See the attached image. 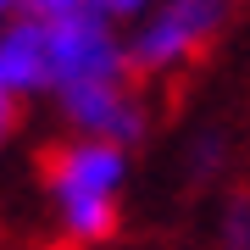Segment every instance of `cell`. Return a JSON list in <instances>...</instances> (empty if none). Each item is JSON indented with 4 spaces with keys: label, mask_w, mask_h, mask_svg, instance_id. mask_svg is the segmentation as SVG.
Segmentation results:
<instances>
[{
    "label": "cell",
    "mask_w": 250,
    "mask_h": 250,
    "mask_svg": "<svg viewBox=\"0 0 250 250\" xmlns=\"http://www.w3.org/2000/svg\"><path fill=\"white\" fill-rule=\"evenodd\" d=\"M50 228L67 250H100L128 223V189H134V150L106 139L67 134L39 161Z\"/></svg>",
    "instance_id": "obj_1"
},
{
    "label": "cell",
    "mask_w": 250,
    "mask_h": 250,
    "mask_svg": "<svg viewBox=\"0 0 250 250\" xmlns=\"http://www.w3.org/2000/svg\"><path fill=\"white\" fill-rule=\"evenodd\" d=\"M228 17H233V0H156L134 28H123L128 78L134 83H167L178 72H189L223 39Z\"/></svg>",
    "instance_id": "obj_2"
},
{
    "label": "cell",
    "mask_w": 250,
    "mask_h": 250,
    "mask_svg": "<svg viewBox=\"0 0 250 250\" xmlns=\"http://www.w3.org/2000/svg\"><path fill=\"white\" fill-rule=\"evenodd\" d=\"M34 22V17H28ZM50 45V100L83 83H106V78H128V50H123V28L100 11H72L62 22H39Z\"/></svg>",
    "instance_id": "obj_3"
},
{
    "label": "cell",
    "mask_w": 250,
    "mask_h": 250,
    "mask_svg": "<svg viewBox=\"0 0 250 250\" xmlns=\"http://www.w3.org/2000/svg\"><path fill=\"white\" fill-rule=\"evenodd\" d=\"M67 134L78 139H106L123 150H139L150 139V100L134 78H106V83H83L50 100Z\"/></svg>",
    "instance_id": "obj_4"
},
{
    "label": "cell",
    "mask_w": 250,
    "mask_h": 250,
    "mask_svg": "<svg viewBox=\"0 0 250 250\" xmlns=\"http://www.w3.org/2000/svg\"><path fill=\"white\" fill-rule=\"evenodd\" d=\"M0 95L22 100H50V45L39 22H6L0 28Z\"/></svg>",
    "instance_id": "obj_5"
},
{
    "label": "cell",
    "mask_w": 250,
    "mask_h": 250,
    "mask_svg": "<svg viewBox=\"0 0 250 250\" xmlns=\"http://www.w3.org/2000/svg\"><path fill=\"white\" fill-rule=\"evenodd\" d=\"M233 167H239V145H233V128L228 123H200L189 128L184 150H178V172L189 189H217L233 178Z\"/></svg>",
    "instance_id": "obj_6"
},
{
    "label": "cell",
    "mask_w": 250,
    "mask_h": 250,
    "mask_svg": "<svg viewBox=\"0 0 250 250\" xmlns=\"http://www.w3.org/2000/svg\"><path fill=\"white\" fill-rule=\"evenodd\" d=\"M211 250H250V184H228L217 195Z\"/></svg>",
    "instance_id": "obj_7"
},
{
    "label": "cell",
    "mask_w": 250,
    "mask_h": 250,
    "mask_svg": "<svg viewBox=\"0 0 250 250\" xmlns=\"http://www.w3.org/2000/svg\"><path fill=\"white\" fill-rule=\"evenodd\" d=\"M95 0H22V17H34V22H62L72 17V11H89Z\"/></svg>",
    "instance_id": "obj_8"
},
{
    "label": "cell",
    "mask_w": 250,
    "mask_h": 250,
    "mask_svg": "<svg viewBox=\"0 0 250 250\" xmlns=\"http://www.w3.org/2000/svg\"><path fill=\"white\" fill-rule=\"evenodd\" d=\"M150 6H156V0H95V11H100V17H111L117 28H134Z\"/></svg>",
    "instance_id": "obj_9"
},
{
    "label": "cell",
    "mask_w": 250,
    "mask_h": 250,
    "mask_svg": "<svg viewBox=\"0 0 250 250\" xmlns=\"http://www.w3.org/2000/svg\"><path fill=\"white\" fill-rule=\"evenodd\" d=\"M17 117H22V106H17L11 95H0V150L17 139Z\"/></svg>",
    "instance_id": "obj_10"
},
{
    "label": "cell",
    "mask_w": 250,
    "mask_h": 250,
    "mask_svg": "<svg viewBox=\"0 0 250 250\" xmlns=\"http://www.w3.org/2000/svg\"><path fill=\"white\" fill-rule=\"evenodd\" d=\"M17 17H22V0H0V28L17 22Z\"/></svg>",
    "instance_id": "obj_11"
},
{
    "label": "cell",
    "mask_w": 250,
    "mask_h": 250,
    "mask_svg": "<svg viewBox=\"0 0 250 250\" xmlns=\"http://www.w3.org/2000/svg\"><path fill=\"white\" fill-rule=\"evenodd\" d=\"M233 6H239V0H233Z\"/></svg>",
    "instance_id": "obj_12"
}]
</instances>
